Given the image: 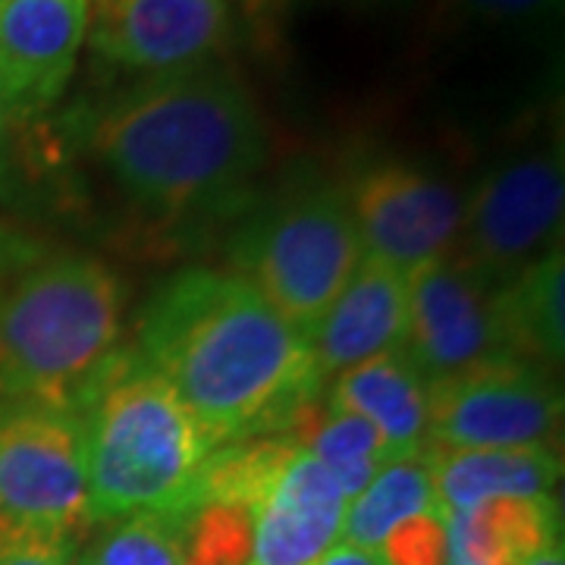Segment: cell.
Here are the masks:
<instances>
[{
	"mask_svg": "<svg viewBox=\"0 0 565 565\" xmlns=\"http://www.w3.org/2000/svg\"><path fill=\"white\" fill-rule=\"evenodd\" d=\"M252 541L248 509L199 503L182 525V565H248Z\"/></svg>",
	"mask_w": 565,
	"mask_h": 565,
	"instance_id": "ffe728a7",
	"label": "cell"
},
{
	"mask_svg": "<svg viewBox=\"0 0 565 565\" xmlns=\"http://www.w3.org/2000/svg\"><path fill=\"white\" fill-rule=\"evenodd\" d=\"M308 565H384L381 556L374 550H364V546L345 544V541H337L330 550H323L318 559H311Z\"/></svg>",
	"mask_w": 565,
	"mask_h": 565,
	"instance_id": "cb8c5ba5",
	"label": "cell"
},
{
	"mask_svg": "<svg viewBox=\"0 0 565 565\" xmlns=\"http://www.w3.org/2000/svg\"><path fill=\"white\" fill-rule=\"evenodd\" d=\"M88 515H185L202 503L217 446L139 352L117 355L82 405Z\"/></svg>",
	"mask_w": 565,
	"mask_h": 565,
	"instance_id": "277c9868",
	"label": "cell"
},
{
	"mask_svg": "<svg viewBox=\"0 0 565 565\" xmlns=\"http://www.w3.org/2000/svg\"><path fill=\"white\" fill-rule=\"evenodd\" d=\"M139 359L217 449L286 430L323 386L302 333L239 274L207 267L182 270L154 292L139 323Z\"/></svg>",
	"mask_w": 565,
	"mask_h": 565,
	"instance_id": "6da1fadb",
	"label": "cell"
},
{
	"mask_svg": "<svg viewBox=\"0 0 565 565\" xmlns=\"http://www.w3.org/2000/svg\"><path fill=\"white\" fill-rule=\"evenodd\" d=\"M362 258V233L349 195L330 185L305 189L264 211L233 248L236 274L308 343Z\"/></svg>",
	"mask_w": 565,
	"mask_h": 565,
	"instance_id": "5b68a950",
	"label": "cell"
},
{
	"mask_svg": "<svg viewBox=\"0 0 565 565\" xmlns=\"http://www.w3.org/2000/svg\"><path fill=\"white\" fill-rule=\"evenodd\" d=\"M185 515L141 512L120 519L85 553V559L92 565H182Z\"/></svg>",
	"mask_w": 565,
	"mask_h": 565,
	"instance_id": "d6986e66",
	"label": "cell"
},
{
	"mask_svg": "<svg viewBox=\"0 0 565 565\" xmlns=\"http://www.w3.org/2000/svg\"><path fill=\"white\" fill-rule=\"evenodd\" d=\"M88 145L136 202L167 217L230 202L267 158L248 88L202 63L129 85L92 120Z\"/></svg>",
	"mask_w": 565,
	"mask_h": 565,
	"instance_id": "7a4b0ae2",
	"label": "cell"
},
{
	"mask_svg": "<svg viewBox=\"0 0 565 565\" xmlns=\"http://www.w3.org/2000/svg\"><path fill=\"white\" fill-rule=\"evenodd\" d=\"M122 292L110 267L47 255L0 267V403L82 412L120 355Z\"/></svg>",
	"mask_w": 565,
	"mask_h": 565,
	"instance_id": "3957f363",
	"label": "cell"
},
{
	"mask_svg": "<svg viewBox=\"0 0 565 565\" xmlns=\"http://www.w3.org/2000/svg\"><path fill=\"white\" fill-rule=\"evenodd\" d=\"M465 13L487 22H537L550 20L559 0H449Z\"/></svg>",
	"mask_w": 565,
	"mask_h": 565,
	"instance_id": "603a6c76",
	"label": "cell"
},
{
	"mask_svg": "<svg viewBox=\"0 0 565 565\" xmlns=\"http://www.w3.org/2000/svg\"><path fill=\"white\" fill-rule=\"evenodd\" d=\"M527 565H565V546H563V537L559 541H553V544L541 550L534 559Z\"/></svg>",
	"mask_w": 565,
	"mask_h": 565,
	"instance_id": "484cf974",
	"label": "cell"
},
{
	"mask_svg": "<svg viewBox=\"0 0 565 565\" xmlns=\"http://www.w3.org/2000/svg\"><path fill=\"white\" fill-rule=\"evenodd\" d=\"M88 0H0V117H29L70 85Z\"/></svg>",
	"mask_w": 565,
	"mask_h": 565,
	"instance_id": "7c38bea8",
	"label": "cell"
},
{
	"mask_svg": "<svg viewBox=\"0 0 565 565\" xmlns=\"http://www.w3.org/2000/svg\"><path fill=\"white\" fill-rule=\"evenodd\" d=\"M403 352L427 386L452 381L478 364L515 359L505 343L497 289L456 258L412 274Z\"/></svg>",
	"mask_w": 565,
	"mask_h": 565,
	"instance_id": "9c48e42d",
	"label": "cell"
},
{
	"mask_svg": "<svg viewBox=\"0 0 565 565\" xmlns=\"http://www.w3.org/2000/svg\"><path fill=\"white\" fill-rule=\"evenodd\" d=\"M223 29L226 0H88L85 39L120 70L161 76L202 63Z\"/></svg>",
	"mask_w": 565,
	"mask_h": 565,
	"instance_id": "8fae6325",
	"label": "cell"
},
{
	"mask_svg": "<svg viewBox=\"0 0 565 565\" xmlns=\"http://www.w3.org/2000/svg\"><path fill=\"white\" fill-rule=\"evenodd\" d=\"M76 565H92V563H88V559H85V556H82V559H79V563H76Z\"/></svg>",
	"mask_w": 565,
	"mask_h": 565,
	"instance_id": "4316f807",
	"label": "cell"
},
{
	"mask_svg": "<svg viewBox=\"0 0 565 565\" xmlns=\"http://www.w3.org/2000/svg\"><path fill=\"white\" fill-rule=\"evenodd\" d=\"M0 565H76L73 534L0 522Z\"/></svg>",
	"mask_w": 565,
	"mask_h": 565,
	"instance_id": "7402d4cb",
	"label": "cell"
},
{
	"mask_svg": "<svg viewBox=\"0 0 565 565\" xmlns=\"http://www.w3.org/2000/svg\"><path fill=\"white\" fill-rule=\"evenodd\" d=\"M0 522L63 534L92 522L79 412L0 403Z\"/></svg>",
	"mask_w": 565,
	"mask_h": 565,
	"instance_id": "52a82bcc",
	"label": "cell"
},
{
	"mask_svg": "<svg viewBox=\"0 0 565 565\" xmlns=\"http://www.w3.org/2000/svg\"><path fill=\"white\" fill-rule=\"evenodd\" d=\"M427 446L422 452L386 462L374 475V481L364 487L355 500H349L340 541L364 546V550H377L384 544L386 534L403 525L405 519L440 509Z\"/></svg>",
	"mask_w": 565,
	"mask_h": 565,
	"instance_id": "ac0fdd59",
	"label": "cell"
},
{
	"mask_svg": "<svg viewBox=\"0 0 565 565\" xmlns=\"http://www.w3.org/2000/svg\"><path fill=\"white\" fill-rule=\"evenodd\" d=\"M408 333V277L396 267L362 258L343 292L323 311L311 349L323 381L386 352H399Z\"/></svg>",
	"mask_w": 565,
	"mask_h": 565,
	"instance_id": "4fadbf2b",
	"label": "cell"
},
{
	"mask_svg": "<svg viewBox=\"0 0 565 565\" xmlns=\"http://www.w3.org/2000/svg\"><path fill=\"white\" fill-rule=\"evenodd\" d=\"M292 3H299V0H243V10L248 17H264V20H270V17H277L286 7H292Z\"/></svg>",
	"mask_w": 565,
	"mask_h": 565,
	"instance_id": "d4e9b609",
	"label": "cell"
},
{
	"mask_svg": "<svg viewBox=\"0 0 565 565\" xmlns=\"http://www.w3.org/2000/svg\"><path fill=\"white\" fill-rule=\"evenodd\" d=\"M330 405L377 427L396 456L422 452L430 418V386L405 352H386L333 377Z\"/></svg>",
	"mask_w": 565,
	"mask_h": 565,
	"instance_id": "9a60e30c",
	"label": "cell"
},
{
	"mask_svg": "<svg viewBox=\"0 0 565 565\" xmlns=\"http://www.w3.org/2000/svg\"><path fill=\"white\" fill-rule=\"evenodd\" d=\"M563 248H553L541 262L497 289L505 343L515 359L537 364L563 362Z\"/></svg>",
	"mask_w": 565,
	"mask_h": 565,
	"instance_id": "e0dca14e",
	"label": "cell"
},
{
	"mask_svg": "<svg viewBox=\"0 0 565 565\" xmlns=\"http://www.w3.org/2000/svg\"><path fill=\"white\" fill-rule=\"evenodd\" d=\"M563 393L546 364L497 359L430 386L427 440L444 449L553 446Z\"/></svg>",
	"mask_w": 565,
	"mask_h": 565,
	"instance_id": "ba28073f",
	"label": "cell"
},
{
	"mask_svg": "<svg viewBox=\"0 0 565 565\" xmlns=\"http://www.w3.org/2000/svg\"><path fill=\"white\" fill-rule=\"evenodd\" d=\"M434 487L444 512H459L487 500L553 497L563 478L556 446H503V449H444L427 446Z\"/></svg>",
	"mask_w": 565,
	"mask_h": 565,
	"instance_id": "5bb4252c",
	"label": "cell"
},
{
	"mask_svg": "<svg viewBox=\"0 0 565 565\" xmlns=\"http://www.w3.org/2000/svg\"><path fill=\"white\" fill-rule=\"evenodd\" d=\"M362 233L364 258L412 277L444 262L459 243L465 199L449 185L408 163H377L345 192Z\"/></svg>",
	"mask_w": 565,
	"mask_h": 565,
	"instance_id": "30bf717a",
	"label": "cell"
},
{
	"mask_svg": "<svg viewBox=\"0 0 565 565\" xmlns=\"http://www.w3.org/2000/svg\"><path fill=\"white\" fill-rule=\"evenodd\" d=\"M374 553L384 565H446V512L430 509L405 519Z\"/></svg>",
	"mask_w": 565,
	"mask_h": 565,
	"instance_id": "44dd1931",
	"label": "cell"
},
{
	"mask_svg": "<svg viewBox=\"0 0 565 565\" xmlns=\"http://www.w3.org/2000/svg\"><path fill=\"white\" fill-rule=\"evenodd\" d=\"M563 537L553 497H512L446 512V565H527Z\"/></svg>",
	"mask_w": 565,
	"mask_h": 565,
	"instance_id": "2e32d148",
	"label": "cell"
},
{
	"mask_svg": "<svg viewBox=\"0 0 565 565\" xmlns=\"http://www.w3.org/2000/svg\"><path fill=\"white\" fill-rule=\"evenodd\" d=\"M565 211L563 148L541 145L500 161L465 202L459 252L449 255L500 289L553 248Z\"/></svg>",
	"mask_w": 565,
	"mask_h": 565,
	"instance_id": "8992f818",
	"label": "cell"
}]
</instances>
